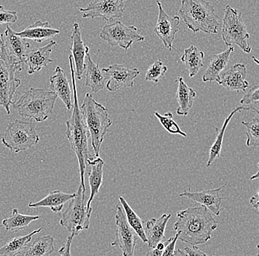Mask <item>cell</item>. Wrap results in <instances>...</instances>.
Masks as SVG:
<instances>
[{
    "instance_id": "cell-41",
    "label": "cell",
    "mask_w": 259,
    "mask_h": 256,
    "mask_svg": "<svg viewBox=\"0 0 259 256\" xmlns=\"http://www.w3.org/2000/svg\"><path fill=\"white\" fill-rule=\"evenodd\" d=\"M74 235L71 234V236H69L68 237L67 240H66V244H65L64 247L61 248L59 250L60 255H71V246H72V243L73 241V239H74Z\"/></svg>"
},
{
    "instance_id": "cell-2",
    "label": "cell",
    "mask_w": 259,
    "mask_h": 256,
    "mask_svg": "<svg viewBox=\"0 0 259 256\" xmlns=\"http://www.w3.org/2000/svg\"><path fill=\"white\" fill-rule=\"evenodd\" d=\"M71 76L73 87L74 102L72 106V115L66 121V136L70 144L71 149L76 155L78 161L80 170V185L84 191H87L85 184V175L87 171V160L90 157L89 150V134L87 126L82 119L80 107L79 106L77 97V85H76L75 70L72 55L69 56Z\"/></svg>"
},
{
    "instance_id": "cell-13",
    "label": "cell",
    "mask_w": 259,
    "mask_h": 256,
    "mask_svg": "<svg viewBox=\"0 0 259 256\" xmlns=\"http://www.w3.org/2000/svg\"><path fill=\"white\" fill-rule=\"evenodd\" d=\"M106 77L107 90L109 92L130 88L134 86V80L140 74L137 68L130 69L121 64H113L102 69Z\"/></svg>"
},
{
    "instance_id": "cell-5",
    "label": "cell",
    "mask_w": 259,
    "mask_h": 256,
    "mask_svg": "<svg viewBox=\"0 0 259 256\" xmlns=\"http://www.w3.org/2000/svg\"><path fill=\"white\" fill-rule=\"evenodd\" d=\"M180 16L193 33L217 34L220 22L215 9L205 0H181Z\"/></svg>"
},
{
    "instance_id": "cell-43",
    "label": "cell",
    "mask_w": 259,
    "mask_h": 256,
    "mask_svg": "<svg viewBox=\"0 0 259 256\" xmlns=\"http://www.w3.org/2000/svg\"><path fill=\"white\" fill-rule=\"evenodd\" d=\"M163 252L161 250H158L156 247L151 248L150 250L147 252V256H162Z\"/></svg>"
},
{
    "instance_id": "cell-25",
    "label": "cell",
    "mask_w": 259,
    "mask_h": 256,
    "mask_svg": "<svg viewBox=\"0 0 259 256\" xmlns=\"http://www.w3.org/2000/svg\"><path fill=\"white\" fill-rule=\"evenodd\" d=\"M74 194H68L59 190L50 191V194L41 200L36 202H30L29 207H50V210L54 213H59L64 208L66 202L72 200L75 197Z\"/></svg>"
},
{
    "instance_id": "cell-12",
    "label": "cell",
    "mask_w": 259,
    "mask_h": 256,
    "mask_svg": "<svg viewBox=\"0 0 259 256\" xmlns=\"http://www.w3.org/2000/svg\"><path fill=\"white\" fill-rule=\"evenodd\" d=\"M127 0H94L87 8H80L84 19L102 18L104 21L120 19L124 15Z\"/></svg>"
},
{
    "instance_id": "cell-4",
    "label": "cell",
    "mask_w": 259,
    "mask_h": 256,
    "mask_svg": "<svg viewBox=\"0 0 259 256\" xmlns=\"http://www.w3.org/2000/svg\"><path fill=\"white\" fill-rule=\"evenodd\" d=\"M57 98L56 94L52 90L31 87L19 99L12 102V105L19 116L26 121L42 122L53 113Z\"/></svg>"
},
{
    "instance_id": "cell-36",
    "label": "cell",
    "mask_w": 259,
    "mask_h": 256,
    "mask_svg": "<svg viewBox=\"0 0 259 256\" xmlns=\"http://www.w3.org/2000/svg\"><path fill=\"white\" fill-rule=\"evenodd\" d=\"M167 70L168 68L163 65V61L161 60H158L147 69L145 80L147 82L158 83L162 78L164 77Z\"/></svg>"
},
{
    "instance_id": "cell-10",
    "label": "cell",
    "mask_w": 259,
    "mask_h": 256,
    "mask_svg": "<svg viewBox=\"0 0 259 256\" xmlns=\"http://www.w3.org/2000/svg\"><path fill=\"white\" fill-rule=\"evenodd\" d=\"M100 37L111 46H119L124 50L130 49L134 42L145 41L137 27L124 25L120 21L103 26Z\"/></svg>"
},
{
    "instance_id": "cell-30",
    "label": "cell",
    "mask_w": 259,
    "mask_h": 256,
    "mask_svg": "<svg viewBox=\"0 0 259 256\" xmlns=\"http://www.w3.org/2000/svg\"><path fill=\"white\" fill-rule=\"evenodd\" d=\"M39 215H24L19 213L17 208L13 209L12 215L3 220L2 225L6 231L15 232L22 231L28 228L30 224L39 220Z\"/></svg>"
},
{
    "instance_id": "cell-24",
    "label": "cell",
    "mask_w": 259,
    "mask_h": 256,
    "mask_svg": "<svg viewBox=\"0 0 259 256\" xmlns=\"http://www.w3.org/2000/svg\"><path fill=\"white\" fill-rule=\"evenodd\" d=\"M234 48L230 46L223 53L215 54L210 58L209 64L205 74L202 76L203 82H218L220 74L226 69Z\"/></svg>"
},
{
    "instance_id": "cell-19",
    "label": "cell",
    "mask_w": 259,
    "mask_h": 256,
    "mask_svg": "<svg viewBox=\"0 0 259 256\" xmlns=\"http://www.w3.org/2000/svg\"><path fill=\"white\" fill-rule=\"evenodd\" d=\"M57 45L56 41H50L48 45L41 48L30 50L26 54L24 58V64L28 66L27 72L32 75L39 72L40 69L52 63L53 60L51 58V53L53 48Z\"/></svg>"
},
{
    "instance_id": "cell-29",
    "label": "cell",
    "mask_w": 259,
    "mask_h": 256,
    "mask_svg": "<svg viewBox=\"0 0 259 256\" xmlns=\"http://www.w3.org/2000/svg\"><path fill=\"white\" fill-rule=\"evenodd\" d=\"M242 110H246L248 111L250 110V106H239V107H236L231 112V114L229 115L226 120H225L224 123H223V126H222L221 129H220V132L217 136L216 140L213 142V145H211L210 149L209 157H208V162H207L206 167L209 168L210 165L213 164V162L219 158L221 155L222 149H223V139H224L225 133H226L227 127H228V124H229L230 121L232 119L233 117L236 113H239V112L242 111Z\"/></svg>"
},
{
    "instance_id": "cell-22",
    "label": "cell",
    "mask_w": 259,
    "mask_h": 256,
    "mask_svg": "<svg viewBox=\"0 0 259 256\" xmlns=\"http://www.w3.org/2000/svg\"><path fill=\"white\" fill-rule=\"evenodd\" d=\"M60 33L58 29L53 28L48 22L38 20L32 25L27 26L24 30L17 34L25 40H31L37 43L53 38Z\"/></svg>"
},
{
    "instance_id": "cell-7",
    "label": "cell",
    "mask_w": 259,
    "mask_h": 256,
    "mask_svg": "<svg viewBox=\"0 0 259 256\" xmlns=\"http://www.w3.org/2000/svg\"><path fill=\"white\" fill-rule=\"evenodd\" d=\"M222 38L226 46L236 45L243 52L248 54L252 51L250 35L243 20L242 13L230 6H227L225 9L222 25Z\"/></svg>"
},
{
    "instance_id": "cell-38",
    "label": "cell",
    "mask_w": 259,
    "mask_h": 256,
    "mask_svg": "<svg viewBox=\"0 0 259 256\" xmlns=\"http://www.w3.org/2000/svg\"><path fill=\"white\" fill-rule=\"evenodd\" d=\"M18 20V14L16 11H9L0 6V25L15 23Z\"/></svg>"
},
{
    "instance_id": "cell-50",
    "label": "cell",
    "mask_w": 259,
    "mask_h": 256,
    "mask_svg": "<svg viewBox=\"0 0 259 256\" xmlns=\"http://www.w3.org/2000/svg\"><path fill=\"white\" fill-rule=\"evenodd\" d=\"M257 248H258V249H259V244H258V245H257Z\"/></svg>"
},
{
    "instance_id": "cell-32",
    "label": "cell",
    "mask_w": 259,
    "mask_h": 256,
    "mask_svg": "<svg viewBox=\"0 0 259 256\" xmlns=\"http://www.w3.org/2000/svg\"><path fill=\"white\" fill-rule=\"evenodd\" d=\"M42 231V228L32 231L30 234L26 236H19L11 239L6 243L3 247L0 248V256H15L19 255L23 252L24 249L27 247V244L31 241L34 235L39 233Z\"/></svg>"
},
{
    "instance_id": "cell-8",
    "label": "cell",
    "mask_w": 259,
    "mask_h": 256,
    "mask_svg": "<svg viewBox=\"0 0 259 256\" xmlns=\"http://www.w3.org/2000/svg\"><path fill=\"white\" fill-rule=\"evenodd\" d=\"M87 202L85 191L80 185L75 197L69 201V206L61 216L60 221L61 226L66 228L74 236L89 228L92 208L87 207Z\"/></svg>"
},
{
    "instance_id": "cell-6",
    "label": "cell",
    "mask_w": 259,
    "mask_h": 256,
    "mask_svg": "<svg viewBox=\"0 0 259 256\" xmlns=\"http://www.w3.org/2000/svg\"><path fill=\"white\" fill-rule=\"evenodd\" d=\"M22 69V65L17 64L8 55L3 42L0 49V106L6 109L8 115L11 114L13 98L22 83L16 77V72Z\"/></svg>"
},
{
    "instance_id": "cell-39",
    "label": "cell",
    "mask_w": 259,
    "mask_h": 256,
    "mask_svg": "<svg viewBox=\"0 0 259 256\" xmlns=\"http://www.w3.org/2000/svg\"><path fill=\"white\" fill-rule=\"evenodd\" d=\"M178 240V234L176 233L174 237H171L169 239V242L166 244L164 249H163L162 256L173 255L175 250H176V242Z\"/></svg>"
},
{
    "instance_id": "cell-21",
    "label": "cell",
    "mask_w": 259,
    "mask_h": 256,
    "mask_svg": "<svg viewBox=\"0 0 259 256\" xmlns=\"http://www.w3.org/2000/svg\"><path fill=\"white\" fill-rule=\"evenodd\" d=\"M105 162L100 157H89L87 160V165L90 166L89 171V182L90 186V197L87 202V207L92 208V201L100 192V187L103 180V167Z\"/></svg>"
},
{
    "instance_id": "cell-37",
    "label": "cell",
    "mask_w": 259,
    "mask_h": 256,
    "mask_svg": "<svg viewBox=\"0 0 259 256\" xmlns=\"http://www.w3.org/2000/svg\"><path fill=\"white\" fill-rule=\"evenodd\" d=\"M240 103L243 105H247V106L259 104V84L253 86L244 95L242 100H240Z\"/></svg>"
},
{
    "instance_id": "cell-1",
    "label": "cell",
    "mask_w": 259,
    "mask_h": 256,
    "mask_svg": "<svg viewBox=\"0 0 259 256\" xmlns=\"http://www.w3.org/2000/svg\"><path fill=\"white\" fill-rule=\"evenodd\" d=\"M218 227L211 212L201 205L178 211L174 230L180 241L197 246L208 242L211 239L212 232Z\"/></svg>"
},
{
    "instance_id": "cell-15",
    "label": "cell",
    "mask_w": 259,
    "mask_h": 256,
    "mask_svg": "<svg viewBox=\"0 0 259 256\" xmlns=\"http://www.w3.org/2000/svg\"><path fill=\"white\" fill-rule=\"evenodd\" d=\"M0 38L11 58L21 65L24 64L26 54L31 48L30 43L18 35L17 32L14 31L8 25L5 33L0 34Z\"/></svg>"
},
{
    "instance_id": "cell-28",
    "label": "cell",
    "mask_w": 259,
    "mask_h": 256,
    "mask_svg": "<svg viewBox=\"0 0 259 256\" xmlns=\"http://www.w3.org/2000/svg\"><path fill=\"white\" fill-rule=\"evenodd\" d=\"M204 56L205 55L203 52L194 45H191L189 48L184 50V55L181 60L189 72V77L193 78L203 67Z\"/></svg>"
},
{
    "instance_id": "cell-16",
    "label": "cell",
    "mask_w": 259,
    "mask_h": 256,
    "mask_svg": "<svg viewBox=\"0 0 259 256\" xmlns=\"http://www.w3.org/2000/svg\"><path fill=\"white\" fill-rule=\"evenodd\" d=\"M226 185L218 188V189H210L202 191H191L189 189L184 190L180 197H187L192 199L194 202L200 204L203 206L206 207L208 210L215 215H220V208L223 198L221 197V191L226 188Z\"/></svg>"
},
{
    "instance_id": "cell-40",
    "label": "cell",
    "mask_w": 259,
    "mask_h": 256,
    "mask_svg": "<svg viewBox=\"0 0 259 256\" xmlns=\"http://www.w3.org/2000/svg\"><path fill=\"white\" fill-rule=\"evenodd\" d=\"M184 252H186V255H207L206 253L202 252L200 248L197 247V245H191L190 247H186L184 248Z\"/></svg>"
},
{
    "instance_id": "cell-23",
    "label": "cell",
    "mask_w": 259,
    "mask_h": 256,
    "mask_svg": "<svg viewBox=\"0 0 259 256\" xmlns=\"http://www.w3.org/2000/svg\"><path fill=\"white\" fill-rule=\"evenodd\" d=\"M171 213H164L158 218H151L146 223L145 233L149 249L155 247L164 239L166 225L171 218Z\"/></svg>"
},
{
    "instance_id": "cell-52",
    "label": "cell",
    "mask_w": 259,
    "mask_h": 256,
    "mask_svg": "<svg viewBox=\"0 0 259 256\" xmlns=\"http://www.w3.org/2000/svg\"></svg>"
},
{
    "instance_id": "cell-26",
    "label": "cell",
    "mask_w": 259,
    "mask_h": 256,
    "mask_svg": "<svg viewBox=\"0 0 259 256\" xmlns=\"http://www.w3.org/2000/svg\"><path fill=\"white\" fill-rule=\"evenodd\" d=\"M176 82H178V86L176 98L179 105L176 113L178 116L186 117L193 106L197 93L194 89L187 85L183 77H178Z\"/></svg>"
},
{
    "instance_id": "cell-3",
    "label": "cell",
    "mask_w": 259,
    "mask_h": 256,
    "mask_svg": "<svg viewBox=\"0 0 259 256\" xmlns=\"http://www.w3.org/2000/svg\"><path fill=\"white\" fill-rule=\"evenodd\" d=\"M82 119L87 126L95 156L100 157L102 144L113 121L108 115V108L98 103L92 94H85L80 106Z\"/></svg>"
},
{
    "instance_id": "cell-11",
    "label": "cell",
    "mask_w": 259,
    "mask_h": 256,
    "mask_svg": "<svg viewBox=\"0 0 259 256\" xmlns=\"http://www.w3.org/2000/svg\"><path fill=\"white\" fill-rule=\"evenodd\" d=\"M116 239L111 243V246L120 248L123 256H134L138 235L129 225L120 202L116 205Z\"/></svg>"
},
{
    "instance_id": "cell-17",
    "label": "cell",
    "mask_w": 259,
    "mask_h": 256,
    "mask_svg": "<svg viewBox=\"0 0 259 256\" xmlns=\"http://www.w3.org/2000/svg\"><path fill=\"white\" fill-rule=\"evenodd\" d=\"M247 72L245 64L237 63L220 74L218 83L229 91H245L249 87V82L246 80Z\"/></svg>"
},
{
    "instance_id": "cell-31",
    "label": "cell",
    "mask_w": 259,
    "mask_h": 256,
    "mask_svg": "<svg viewBox=\"0 0 259 256\" xmlns=\"http://www.w3.org/2000/svg\"><path fill=\"white\" fill-rule=\"evenodd\" d=\"M55 239L50 235L34 240L30 247H26L19 255L24 256H48L55 250Z\"/></svg>"
},
{
    "instance_id": "cell-44",
    "label": "cell",
    "mask_w": 259,
    "mask_h": 256,
    "mask_svg": "<svg viewBox=\"0 0 259 256\" xmlns=\"http://www.w3.org/2000/svg\"><path fill=\"white\" fill-rule=\"evenodd\" d=\"M155 247L157 248V249H158V250H161L162 252H163V249H164L165 248V242L164 241H160L159 243H158L157 244V245L155 246Z\"/></svg>"
},
{
    "instance_id": "cell-9",
    "label": "cell",
    "mask_w": 259,
    "mask_h": 256,
    "mask_svg": "<svg viewBox=\"0 0 259 256\" xmlns=\"http://www.w3.org/2000/svg\"><path fill=\"white\" fill-rule=\"evenodd\" d=\"M40 141L35 131V124L31 121L16 120L8 124L2 138V142L6 148L14 153L31 149Z\"/></svg>"
},
{
    "instance_id": "cell-42",
    "label": "cell",
    "mask_w": 259,
    "mask_h": 256,
    "mask_svg": "<svg viewBox=\"0 0 259 256\" xmlns=\"http://www.w3.org/2000/svg\"><path fill=\"white\" fill-rule=\"evenodd\" d=\"M250 202L251 205L254 207V208L257 209L259 211V196L258 194L256 195L253 196V197H251L250 199Z\"/></svg>"
},
{
    "instance_id": "cell-20",
    "label": "cell",
    "mask_w": 259,
    "mask_h": 256,
    "mask_svg": "<svg viewBox=\"0 0 259 256\" xmlns=\"http://www.w3.org/2000/svg\"><path fill=\"white\" fill-rule=\"evenodd\" d=\"M50 90L56 94L57 97L62 100L66 108H72V90L64 69L58 66L55 70L54 76L50 78Z\"/></svg>"
},
{
    "instance_id": "cell-27",
    "label": "cell",
    "mask_w": 259,
    "mask_h": 256,
    "mask_svg": "<svg viewBox=\"0 0 259 256\" xmlns=\"http://www.w3.org/2000/svg\"><path fill=\"white\" fill-rule=\"evenodd\" d=\"M87 72H85V87L91 89L92 92H100L106 86L107 79L99 64H95L89 53L87 55Z\"/></svg>"
},
{
    "instance_id": "cell-45",
    "label": "cell",
    "mask_w": 259,
    "mask_h": 256,
    "mask_svg": "<svg viewBox=\"0 0 259 256\" xmlns=\"http://www.w3.org/2000/svg\"><path fill=\"white\" fill-rule=\"evenodd\" d=\"M174 256H184L186 255V252L184 251L181 250V249H176L175 250Z\"/></svg>"
},
{
    "instance_id": "cell-49",
    "label": "cell",
    "mask_w": 259,
    "mask_h": 256,
    "mask_svg": "<svg viewBox=\"0 0 259 256\" xmlns=\"http://www.w3.org/2000/svg\"><path fill=\"white\" fill-rule=\"evenodd\" d=\"M2 47H3V41H2V39L0 38V49H1Z\"/></svg>"
},
{
    "instance_id": "cell-18",
    "label": "cell",
    "mask_w": 259,
    "mask_h": 256,
    "mask_svg": "<svg viewBox=\"0 0 259 256\" xmlns=\"http://www.w3.org/2000/svg\"><path fill=\"white\" fill-rule=\"evenodd\" d=\"M71 41V52L72 53L73 61L75 64L76 79L81 80L87 67V64L85 62V56L90 51V49L88 46H85L82 41L80 25L77 22L73 24Z\"/></svg>"
},
{
    "instance_id": "cell-51",
    "label": "cell",
    "mask_w": 259,
    "mask_h": 256,
    "mask_svg": "<svg viewBox=\"0 0 259 256\" xmlns=\"http://www.w3.org/2000/svg\"><path fill=\"white\" fill-rule=\"evenodd\" d=\"M258 194V195L259 196V191H258V194Z\"/></svg>"
},
{
    "instance_id": "cell-46",
    "label": "cell",
    "mask_w": 259,
    "mask_h": 256,
    "mask_svg": "<svg viewBox=\"0 0 259 256\" xmlns=\"http://www.w3.org/2000/svg\"><path fill=\"white\" fill-rule=\"evenodd\" d=\"M258 167L259 168V163H258ZM250 179L251 180H255V179H259V171L258 172L256 173V174H255L254 175H252V176L250 178Z\"/></svg>"
},
{
    "instance_id": "cell-48",
    "label": "cell",
    "mask_w": 259,
    "mask_h": 256,
    "mask_svg": "<svg viewBox=\"0 0 259 256\" xmlns=\"http://www.w3.org/2000/svg\"><path fill=\"white\" fill-rule=\"evenodd\" d=\"M252 60H253L254 62H255V64H258V65H259V60L258 59V58H255V56H252Z\"/></svg>"
},
{
    "instance_id": "cell-34",
    "label": "cell",
    "mask_w": 259,
    "mask_h": 256,
    "mask_svg": "<svg viewBox=\"0 0 259 256\" xmlns=\"http://www.w3.org/2000/svg\"><path fill=\"white\" fill-rule=\"evenodd\" d=\"M246 128V145L248 147H259V117L252 118L250 121H242Z\"/></svg>"
},
{
    "instance_id": "cell-33",
    "label": "cell",
    "mask_w": 259,
    "mask_h": 256,
    "mask_svg": "<svg viewBox=\"0 0 259 256\" xmlns=\"http://www.w3.org/2000/svg\"><path fill=\"white\" fill-rule=\"evenodd\" d=\"M119 202L122 205L124 209V213L127 217V222L131 228L134 230L136 233L139 236V239L142 240L143 242L147 243V236H146L145 229L144 228V222L137 213L133 210L132 207L130 206L127 203V200L123 197H119Z\"/></svg>"
},
{
    "instance_id": "cell-35",
    "label": "cell",
    "mask_w": 259,
    "mask_h": 256,
    "mask_svg": "<svg viewBox=\"0 0 259 256\" xmlns=\"http://www.w3.org/2000/svg\"><path fill=\"white\" fill-rule=\"evenodd\" d=\"M155 117L158 118L160 124L162 125L165 130L171 134H179L183 137H187L186 133L181 130L179 125L173 119V114L170 112L165 113L164 115H161L158 112L154 113Z\"/></svg>"
},
{
    "instance_id": "cell-47",
    "label": "cell",
    "mask_w": 259,
    "mask_h": 256,
    "mask_svg": "<svg viewBox=\"0 0 259 256\" xmlns=\"http://www.w3.org/2000/svg\"><path fill=\"white\" fill-rule=\"evenodd\" d=\"M250 110H252V111L255 112V113H256L257 115H258L259 116V110L257 109V108H255V107H253V106H251V105Z\"/></svg>"
},
{
    "instance_id": "cell-14",
    "label": "cell",
    "mask_w": 259,
    "mask_h": 256,
    "mask_svg": "<svg viewBox=\"0 0 259 256\" xmlns=\"http://www.w3.org/2000/svg\"><path fill=\"white\" fill-rule=\"evenodd\" d=\"M157 4L159 13L154 32L163 42L165 48L171 50L173 48V42L179 32L180 17L178 16L171 17L168 15L162 7L161 2L157 1Z\"/></svg>"
}]
</instances>
